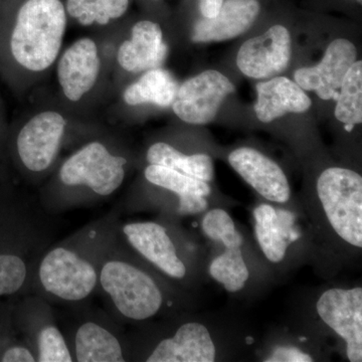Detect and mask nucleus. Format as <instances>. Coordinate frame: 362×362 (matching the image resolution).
<instances>
[{"instance_id":"f257e3e1","label":"nucleus","mask_w":362,"mask_h":362,"mask_svg":"<svg viewBox=\"0 0 362 362\" xmlns=\"http://www.w3.org/2000/svg\"><path fill=\"white\" fill-rule=\"evenodd\" d=\"M68 26L65 0H0V77L16 96L52 75Z\"/></svg>"},{"instance_id":"f03ea898","label":"nucleus","mask_w":362,"mask_h":362,"mask_svg":"<svg viewBox=\"0 0 362 362\" xmlns=\"http://www.w3.org/2000/svg\"><path fill=\"white\" fill-rule=\"evenodd\" d=\"M301 204L313 235L316 269L333 275L340 267L361 259V173L343 166L324 168Z\"/></svg>"},{"instance_id":"7ed1b4c3","label":"nucleus","mask_w":362,"mask_h":362,"mask_svg":"<svg viewBox=\"0 0 362 362\" xmlns=\"http://www.w3.org/2000/svg\"><path fill=\"white\" fill-rule=\"evenodd\" d=\"M199 216L207 278L238 299L261 296L276 280L252 235L233 220L228 207L213 206Z\"/></svg>"},{"instance_id":"20e7f679","label":"nucleus","mask_w":362,"mask_h":362,"mask_svg":"<svg viewBox=\"0 0 362 362\" xmlns=\"http://www.w3.org/2000/svg\"><path fill=\"white\" fill-rule=\"evenodd\" d=\"M121 23L74 40L57 59L54 97L78 116L94 118L98 109L115 96L114 44Z\"/></svg>"},{"instance_id":"39448f33","label":"nucleus","mask_w":362,"mask_h":362,"mask_svg":"<svg viewBox=\"0 0 362 362\" xmlns=\"http://www.w3.org/2000/svg\"><path fill=\"white\" fill-rule=\"evenodd\" d=\"M259 340L239 317L204 314L178 324L145 357L147 362H216L254 358Z\"/></svg>"},{"instance_id":"423d86ee","label":"nucleus","mask_w":362,"mask_h":362,"mask_svg":"<svg viewBox=\"0 0 362 362\" xmlns=\"http://www.w3.org/2000/svg\"><path fill=\"white\" fill-rule=\"evenodd\" d=\"M94 123V118L73 113L54 96L40 100L13 124L11 141L16 161L30 175H45L58 160L71 131Z\"/></svg>"},{"instance_id":"0eeeda50","label":"nucleus","mask_w":362,"mask_h":362,"mask_svg":"<svg viewBox=\"0 0 362 362\" xmlns=\"http://www.w3.org/2000/svg\"><path fill=\"white\" fill-rule=\"evenodd\" d=\"M252 239L276 282L306 262L314 263L315 245L303 207L259 201L251 211Z\"/></svg>"},{"instance_id":"6e6552de","label":"nucleus","mask_w":362,"mask_h":362,"mask_svg":"<svg viewBox=\"0 0 362 362\" xmlns=\"http://www.w3.org/2000/svg\"><path fill=\"white\" fill-rule=\"evenodd\" d=\"M296 319L335 343L334 350L349 362L362 361L361 285L324 286L300 303Z\"/></svg>"},{"instance_id":"1a4fd4ad","label":"nucleus","mask_w":362,"mask_h":362,"mask_svg":"<svg viewBox=\"0 0 362 362\" xmlns=\"http://www.w3.org/2000/svg\"><path fill=\"white\" fill-rule=\"evenodd\" d=\"M122 230L131 247L164 277L187 289H197L206 282V247L199 240H178L169 226L158 221L127 223Z\"/></svg>"},{"instance_id":"9d476101","label":"nucleus","mask_w":362,"mask_h":362,"mask_svg":"<svg viewBox=\"0 0 362 362\" xmlns=\"http://www.w3.org/2000/svg\"><path fill=\"white\" fill-rule=\"evenodd\" d=\"M100 283L117 310L130 320H149L168 305L165 288L158 279L130 262L114 259L105 263Z\"/></svg>"},{"instance_id":"9b49d317","label":"nucleus","mask_w":362,"mask_h":362,"mask_svg":"<svg viewBox=\"0 0 362 362\" xmlns=\"http://www.w3.org/2000/svg\"><path fill=\"white\" fill-rule=\"evenodd\" d=\"M128 159L103 139H92L74 151L58 170V180L66 187H87L108 197L123 185Z\"/></svg>"},{"instance_id":"f8f14e48","label":"nucleus","mask_w":362,"mask_h":362,"mask_svg":"<svg viewBox=\"0 0 362 362\" xmlns=\"http://www.w3.org/2000/svg\"><path fill=\"white\" fill-rule=\"evenodd\" d=\"M124 21L119 28L114 44L115 95L122 87L124 78L128 76L140 75L151 69L160 68L168 52L163 30L157 21L149 18L135 21L128 28L127 33H122Z\"/></svg>"},{"instance_id":"ddd939ff","label":"nucleus","mask_w":362,"mask_h":362,"mask_svg":"<svg viewBox=\"0 0 362 362\" xmlns=\"http://www.w3.org/2000/svg\"><path fill=\"white\" fill-rule=\"evenodd\" d=\"M329 341L296 319L288 325L272 328L261 337L255 361L262 362H316L329 361Z\"/></svg>"},{"instance_id":"4468645a","label":"nucleus","mask_w":362,"mask_h":362,"mask_svg":"<svg viewBox=\"0 0 362 362\" xmlns=\"http://www.w3.org/2000/svg\"><path fill=\"white\" fill-rule=\"evenodd\" d=\"M39 275L45 291L65 301L86 299L98 283L94 266L77 252L63 247L45 255L40 262Z\"/></svg>"},{"instance_id":"2eb2a0df","label":"nucleus","mask_w":362,"mask_h":362,"mask_svg":"<svg viewBox=\"0 0 362 362\" xmlns=\"http://www.w3.org/2000/svg\"><path fill=\"white\" fill-rule=\"evenodd\" d=\"M228 162L263 201L281 206H302L293 197L291 185L284 169L259 149L238 147L228 154Z\"/></svg>"},{"instance_id":"dca6fc26","label":"nucleus","mask_w":362,"mask_h":362,"mask_svg":"<svg viewBox=\"0 0 362 362\" xmlns=\"http://www.w3.org/2000/svg\"><path fill=\"white\" fill-rule=\"evenodd\" d=\"M235 92V86L218 71H202L178 86L173 112L190 125H206L214 120L221 103Z\"/></svg>"},{"instance_id":"f3484780","label":"nucleus","mask_w":362,"mask_h":362,"mask_svg":"<svg viewBox=\"0 0 362 362\" xmlns=\"http://www.w3.org/2000/svg\"><path fill=\"white\" fill-rule=\"evenodd\" d=\"M292 54L291 35L284 25L272 26L263 35L247 40L237 56L240 71L252 78H269L283 73Z\"/></svg>"},{"instance_id":"a211bd4d","label":"nucleus","mask_w":362,"mask_h":362,"mask_svg":"<svg viewBox=\"0 0 362 362\" xmlns=\"http://www.w3.org/2000/svg\"><path fill=\"white\" fill-rule=\"evenodd\" d=\"M143 175L149 185L175 195L177 199L176 214L180 218L202 216L211 207L225 206L214 199L211 182L157 164H148Z\"/></svg>"},{"instance_id":"6ab92c4d","label":"nucleus","mask_w":362,"mask_h":362,"mask_svg":"<svg viewBox=\"0 0 362 362\" xmlns=\"http://www.w3.org/2000/svg\"><path fill=\"white\" fill-rule=\"evenodd\" d=\"M356 58V45L350 40H333L318 65L295 71V83L303 90H313L320 99L337 100L338 90Z\"/></svg>"},{"instance_id":"aec40b11","label":"nucleus","mask_w":362,"mask_h":362,"mask_svg":"<svg viewBox=\"0 0 362 362\" xmlns=\"http://www.w3.org/2000/svg\"><path fill=\"white\" fill-rule=\"evenodd\" d=\"M261 11L258 0H225L214 18L197 21L192 32L194 42H223L246 33Z\"/></svg>"},{"instance_id":"412c9836","label":"nucleus","mask_w":362,"mask_h":362,"mask_svg":"<svg viewBox=\"0 0 362 362\" xmlns=\"http://www.w3.org/2000/svg\"><path fill=\"white\" fill-rule=\"evenodd\" d=\"M178 86L180 84L170 71L162 66L151 69L119 89L118 103L115 102L114 108L133 109L147 105L160 109L170 108Z\"/></svg>"},{"instance_id":"4be33fe9","label":"nucleus","mask_w":362,"mask_h":362,"mask_svg":"<svg viewBox=\"0 0 362 362\" xmlns=\"http://www.w3.org/2000/svg\"><path fill=\"white\" fill-rule=\"evenodd\" d=\"M258 99L254 109L261 122L270 123L287 113H304L310 109L308 95L297 83L286 77H273L257 85Z\"/></svg>"},{"instance_id":"5701e85b","label":"nucleus","mask_w":362,"mask_h":362,"mask_svg":"<svg viewBox=\"0 0 362 362\" xmlns=\"http://www.w3.org/2000/svg\"><path fill=\"white\" fill-rule=\"evenodd\" d=\"M132 0H65L69 25L108 30L125 21Z\"/></svg>"},{"instance_id":"b1692460","label":"nucleus","mask_w":362,"mask_h":362,"mask_svg":"<svg viewBox=\"0 0 362 362\" xmlns=\"http://www.w3.org/2000/svg\"><path fill=\"white\" fill-rule=\"evenodd\" d=\"M146 161L148 164L168 166L206 182H213L214 178V159L209 154L185 153L168 142L152 143L146 151Z\"/></svg>"},{"instance_id":"393cba45","label":"nucleus","mask_w":362,"mask_h":362,"mask_svg":"<svg viewBox=\"0 0 362 362\" xmlns=\"http://www.w3.org/2000/svg\"><path fill=\"white\" fill-rule=\"evenodd\" d=\"M76 359L78 362H123L122 345L110 331L99 324L87 322L75 337Z\"/></svg>"},{"instance_id":"a878e982","label":"nucleus","mask_w":362,"mask_h":362,"mask_svg":"<svg viewBox=\"0 0 362 362\" xmlns=\"http://www.w3.org/2000/svg\"><path fill=\"white\" fill-rule=\"evenodd\" d=\"M334 115L344 125L362 122V62L356 61L343 80Z\"/></svg>"},{"instance_id":"bb28decb","label":"nucleus","mask_w":362,"mask_h":362,"mask_svg":"<svg viewBox=\"0 0 362 362\" xmlns=\"http://www.w3.org/2000/svg\"><path fill=\"white\" fill-rule=\"evenodd\" d=\"M40 362H71L73 361L70 350L66 346L65 338L61 331L54 325L42 328L37 340Z\"/></svg>"},{"instance_id":"cd10ccee","label":"nucleus","mask_w":362,"mask_h":362,"mask_svg":"<svg viewBox=\"0 0 362 362\" xmlns=\"http://www.w3.org/2000/svg\"><path fill=\"white\" fill-rule=\"evenodd\" d=\"M25 279L26 265L21 257L0 254V296L18 292Z\"/></svg>"},{"instance_id":"c85d7f7f","label":"nucleus","mask_w":362,"mask_h":362,"mask_svg":"<svg viewBox=\"0 0 362 362\" xmlns=\"http://www.w3.org/2000/svg\"><path fill=\"white\" fill-rule=\"evenodd\" d=\"M4 362H35L37 358L33 356L32 352L23 346L9 347L1 356Z\"/></svg>"},{"instance_id":"c756f323","label":"nucleus","mask_w":362,"mask_h":362,"mask_svg":"<svg viewBox=\"0 0 362 362\" xmlns=\"http://www.w3.org/2000/svg\"><path fill=\"white\" fill-rule=\"evenodd\" d=\"M225 0H199V11L206 18H214Z\"/></svg>"},{"instance_id":"7c9ffc66","label":"nucleus","mask_w":362,"mask_h":362,"mask_svg":"<svg viewBox=\"0 0 362 362\" xmlns=\"http://www.w3.org/2000/svg\"><path fill=\"white\" fill-rule=\"evenodd\" d=\"M6 115L4 111V103L0 97V138L4 137L7 133Z\"/></svg>"},{"instance_id":"2f4dec72","label":"nucleus","mask_w":362,"mask_h":362,"mask_svg":"<svg viewBox=\"0 0 362 362\" xmlns=\"http://www.w3.org/2000/svg\"><path fill=\"white\" fill-rule=\"evenodd\" d=\"M146 1L149 4H160L162 0H146Z\"/></svg>"},{"instance_id":"473e14b6","label":"nucleus","mask_w":362,"mask_h":362,"mask_svg":"<svg viewBox=\"0 0 362 362\" xmlns=\"http://www.w3.org/2000/svg\"><path fill=\"white\" fill-rule=\"evenodd\" d=\"M357 1H361V0H357Z\"/></svg>"}]
</instances>
